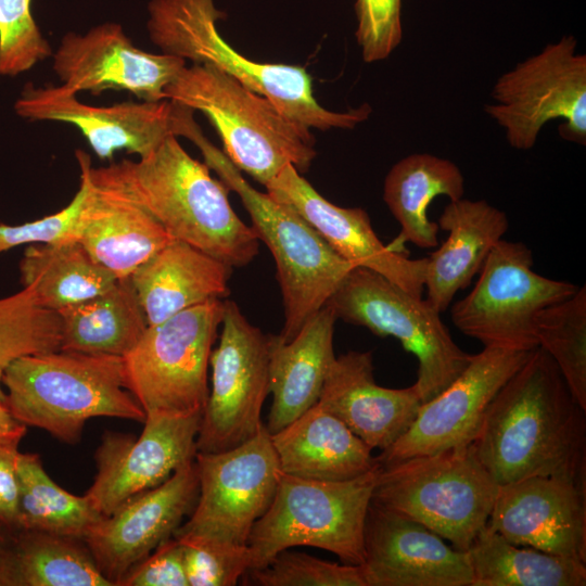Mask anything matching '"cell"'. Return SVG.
I'll return each instance as SVG.
<instances>
[{
  "mask_svg": "<svg viewBox=\"0 0 586 586\" xmlns=\"http://www.w3.org/2000/svg\"><path fill=\"white\" fill-rule=\"evenodd\" d=\"M20 530L84 540L103 519L89 497L76 496L58 485L43 469L39 455L17 453Z\"/></svg>",
  "mask_w": 586,
  "mask_h": 586,
  "instance_id": "33",
  "label": "cell"
},
{
  "mask_svg": "<svg viewBox=\"0 0 586 586\" xmlns=\"http://www.w3.org/2000/svg\"><path fill=\"white\" fill-rule=\"evenodd\" d=\"M58 314L63 351L124 357L149 327L130 277Z\"/></svg>",
  "mask_w": 586,
  "mask_h": 586,
  "instance_id": "30",
  "label": "cell"
},
{
  "mask_svg": "<svg viewBox=\"0 0 586 586\" xmlns=\"http://www.w3.org/2000/svg\"><path fill=\"white\" fill-rule=\"evenodd\" d=\"M199 496L194 460L165 482L128 499L84 538L102 574L118 586L135 565L170 538Z\"/></svg>",
  "mask_w": 586,
  "mask_h": 586,
  "instance_id": "20",
  "label": "cell"
},
{
  "mask_svg": "<svg viewBox=\"0 0 586 586\" xmlns=\"http://www.w3.org/2000/svg\"><path fill=\"white\" fill-rule=\"evenodd\" d=\"M437 225L448 235L426 257L424 289L425 300L442 314L456 293L471 283L509 222L502 211L485 200L461 198L446 205Z\"/></svg>",
  "mask_w": 586,
  "mask_h": 586,
  "instance_id": "26",
  "label": "cell"
},
{
  "mask_svg": "<svg viewBox=\"0 0 586 586\" xmlns=\"http://www.w3.org/2000/svg\"><path fill=\"white\" fill-rule=\"evenodd\" d=\"M3 447H5V446H3Z\"/></svg>",
  "mask_w": 586,
  "mask_h": 586,
  "instance_id": "46",
  "label": "cell"
},
{
  "mask_svg": "<svg viewBox=\"0 0 586 586\" xmlns=\"http://www.w3.org/2000/svg\"><path fill=\"white\" fill-rule=\"evenodd\" d=\"M471 586H584L586 563L508 542L487 524L467 550Z\"/></svg>",
  "mask_w": 586,
  "mask_h": 586,
  "instance_id": "32",
  "label": "cell"
},
{
  "mask_svg": "<svg viewBox=\"0 0 586 586\" xmlns=\"http://www.w3.org/2000/svg\"><path fill=\"white\" fill-rule=\"evenodd\" d=\"M164 92L166 99L205 114L227 157L264 187L289 164L307 171L316 157L308 128L212 65H186Z\"/></svg>",
  "mask_w": 586,
  "mask_h": 586,
  "instance_id": "5",
  "label": "cell"
},
{
  "mask_svg": "<svg viewBox=\"0 0 586 586\" xmlns=\"http://www.w3.org/2000/svg\"><path fill=\"white\" fill-rule=\"evenodd\" d=\"M15 112L30 120H53L75 126L94 154L111 160L115 152L144 157L170 136L193 141L202 133L193 110L173 100L90 105L60 86L27 84L15 102Z\"/></svg>",
  "mask_w": 586,
  "mask_h": 586,
  "instance_id": "15",
  "label": "cell"
},
{
  "mask_svg": "<svg viewBox=\"0 0 586 586\" xmlns=\"http://www.w3.org/2000/svg\"><path fill=\"white\" fill-rule=\"evenodd\" d=\"M186 65L176 55L139 49L114 22L67 33L53 55L61 85L77 94L113 89L150 102L167 100L165 88Z\"/></svg>",
  "mask_w": 586,
  "mask_h": 586,
  "instance_id": "18",
  "label": "cell"
},
{
  "mask_svg": "<svg viewBox=\"0 0 586 586\" xmlns=\"http://www.w3.org/2000/svg\"><path fill=\"white\" fill-rule=\"evenodd\" d=\"M243 576L259 586H368L361 564H337L288 549Z\"/></svg>",
  "mask_w": 586,
  "mask_h": 586,
  "instance_id": "38",
  "label": "cell"
},
{
  "mask_svg": "<svg viewBox=\"0 0 586 586\" xmlns=\"http://www.w3.org/2000/svg\"><path fill=\"white\" fill-rule=\"evenodd\" d=\"M225 16L214 0H150L146 28L162 53L218 68L308 129H353L368 118L372 111L368 104L346 112L321 106L304 67L254 62L237 52L217 30V21Z\"/></svg>",
  "mask_w": 586,
  "mask_h": 586,
  "instance_id": "4",
  "label": "cell"
},
{
  "mask_svg": "<svg viewBox=\"0 0 586 586\" xmlns=\"http://www.w3.org/2000/svg\"><path fill=\"white\" fill-rule=\"evenodd\" d=\"M337 317L324 305L289 342L269 334V387L272 404L265 424L273 434L316 405L331 365Z\"/></svg>",
  "mask_w": 586,
  "mask_h": 586,
  "instance_id": "25",
  "label": "cell"
},
{
  "mask_svg": "<svg viewBox=\"0 0 586 586\" xmlns=\"http://www.w3.org/2000/svg\"><path fill=\"white\" fill-rule=\"evenodd\" d=\"M84 201L75 238L117 279L131 273L171 240L165 228L118 182L110 166L94 167L77 150Z\"/></svg>",
  "mask_w": 586,
  "mask_h": 586,
  "instance_id": "19",
  "label": "cell"
},
{
  "mask_svg": "<svg viewBox=\"0 0 586 586\" xmlns=\"http://www.w3.org/2000/svg\"><path fill=\"white\" fill-rule=\"evenodd\" d=\"M23 286H31L40 306L59 311L89 300L117 278L78 241L30 244L20 262Z\"/></svg>",
  "mask_w": 586,
  "mask_h": 586,
  "instance_id": "31",
  "label": "cell"
},
{
  "mask_svg": "<svg viewBox=\"0 0 586 586\" xmlns=\"http://www.w3.org/2000/svg\"><path fill=\"white\" fill-rule=\"evenodd\" d=\"M487 525L514 545L586 563V482L531 476L499 485Z\"/></svg>",
  "mask_w": 586,
  "mask_h": 586,
  "instance_id": "21",
  "label": "cell"
},
{
  "mask_svg": "<svg viewBox=\"0 0 586 586\" xmlns=\"http://www.w3.org/2000/svg\"><path fill=\"white\" fill-rule=\"evenodd\" d=\"M84 195L80 182L72 201L59 212L17 226L0 225V254L23 244L76 241L75 229Z\"/></svg>",
  "mask_w": 586,
  "mask_h": 586,
  "instance_id": "41",
  "label": "cell"
},
{
  "mask_svg": "<svg viewBox=\"0 0 586 586\" xmlns=\"http://www.w3.org/2000/svg\"><path fill=\"white\" fill-rule=\"evenodd\" d=\"M532 251L500 239L486 257L480 277L450 309L463 334L484 347L531 352L538 347L535 318L545 307L571 297L579 286L533 270Z\"/></svg>",
  "mask_w": 586,
  "mask_h": 586,
  "instance_id": "11",
  "label": "cell"
},
{
  "mask_svg": "<svg viewBox=\"0 0 586 586\" xmlns=\"http://www.w3.org/2000/svg\"><path fill=\"white\" fill-rule=\"evenodd\" d=\"M400 9L402 0H356L355 36L365 62L385 60L398 47L403 37Z\"/></svg>",
  "mask_w": 586,
  "mask_h": 586,
  "instance_id": "40",
  "label": "cell"
},
{
  "mask_svg": "<svg viewBox=\"0 0 586 586\" xmlns=\"http://www.w3.org/2000/svg\"><path fill=\"white\" fill-rule=\"evenodd\" d=\"M368 586H471L468 551L430 528L371 501L364 531Z\"/></svg>",
  "mask_w": 586,
  "mask_h": 586,
  "instance_id": "22",
  "label": "cell"
},
{
  "mask_svg": "<svg viewBox=\"0 0 586 586\" xmlns=\"http://www.w3.org/2000/svg\"><path fill=\"white\" fill-rule=\"evenodd\" d=\"M531 352L484 347L471 355L445 390L421 404L411 425L377 456L378 462L385 466L472 444L491 402Z\"/></svg>",
  "mask_w": 586,
  "mask_h": 586,
  "instance_id": "16",
  "label": "cell"
},
{
  "mask_svg": "<svg viewBox=\"0 0 586 586\" xmlns=\"http://www.w3.org/2000/svg\"><path fill=\"white\" fill-rule=\"evenodd\" d=\"M25 433L26 426L11 415L5 404L0 403V447H18Z\"/></svg>",
  "mask_w": 586,
  "mask_h": 586,
  "instance_id": "44",
  "label": "cell"
},
{
  "mask_svg": "<svg viewBox=\"0 0 586 586\" xmlns=\"http://www.w3.org/2000/svg\"><path fill=\"white\" fill-rule=\"evenodd\" d=\"M194 144L204 163L239 195L257 238L272 254L284 309V323L278 336L289 342L356 266L340 256L293 208L253 188L227 155L203 135Z\"/></svg>",
  "mask_w": 586,
  "mask_h": 586,
  "instance_id": "6",
  "label": "cell"
},
{
  "mask_svg": "<svg viewBox=\"0 0 586 586\" xmlns=\"http://www.w3.org/2000/svg\"><path fill=\"white\" fill-rule=\"evenodd\" d=\"M2 386L4 404L18 422L66 444L78 443L92 418L145 419L127 390L120 356L63 349L26 355L7 368Z\"/></svg>",
  "mask_w": 586,
  "mask_h": 586,
  "instance_id": "3",
  "label": "cell"
},
{
  "mask_svg": "<svg viewBox=\"0 0 586 586\" xmlns=\"http://www.w3.org/2000/svg\"><path fill=\"white\" fill-rule=\"evenodd\" d=\"M118 586H189L178 539L171 536L161 543L126 573Z\"/></svg>",
  "mask_w": 586,
  "mask_h": 586,
  "instance_id": "42",
  "label": "cell"
},
{
  "mask_svg": "<svg viewBox=\"0 0 586 586\" xmlns=\"http://www.w3.org/2000/svg\"><path fill=\"white\" fill-rule=\"evenodd\" d=\"M380 468L379 463L344 481L282 473L269 508L255 522L247 539L252 569L266 566L280 551L296 546L320 548L333 552L343 563L361 564L365 522Z\"/></svg>",
  "mask_w": 586,
  "mask_h": 586,
  "instance_id": "8",
  "label": "cell"
},
{
  "mask_svg": "<svg viewBox=\"0 0 586 586\" xmlns=\"http://www.w3.org/2000/svg\"><path fill=\"white\" fill-rule=\"evenodd\" d=\"M0 586H18L11 550L0 546Z\"/></svg>",
  "mask_w": 586,
  "mask_h": 586,
  "instance_id": "45",
  "label": "cell"
},
{
  "mask_svg": "<svg viewBox=\"0 0 586 586\" xmlns=\"http://www.w3.org/2000/svg\"><path fill=\"white\" fill-rule=\"evenodd\" d=\"M17 446L0 447V524L20 530Z\"/></svg>",
  "mask_w": 586,
  "mask_h": 586,
  "instance_id": "43",
  "label": "cell"
},
{
  "mask_svg": "<svg viewBox=\"0 0 586 586\" xmlns=\"http://www.w3.org/2000/svg\"><path fill=\"white\" fill-rule=\"evenodd\" d=\"M485 112L506 131L517 150L532 149L543 127L560 118V136L586 143V56L576 39L564 36L518 63L496 80Z\"/></svg>",
  "mask_w": 586,
  "mask_h": 586,
  "instance_id": "12",
  "label": "cell"
},
{
  "mask_svg": "<svg viewBox=\"0 0 586 586\" xmlns=\"http://www.w3.org/2000/svg\"><path fill=\"white\" fill-rule=\"evenodd\" d=\"M498 487L469 444L381 466L371 501L467 551L487 524Z\"/></svg>",
  "mask_w": 586,
  "mask_h": 586,
  "instance_id": "7",
  "label": "cell"
},
{
  "mask_svg": "<svg viewBox=\"0 0 586 586\" xmlns=\"http://www.w3.org/2000/svg\"><path fill=\"white\" fill-rule=\"evenodd\" d=\"M265 188L275 200L293 208L344 259L371 269L405 291L422 296L426 257L412 259L377 237L367 212L341 207L326 200L286 165Z\"/></svg>",
  "mask_w": 586,
  "mask_h": 586,
  "instance_id": "23",
  "label": "cell"
},
{
  "mask_svg": "<svg viewBox=\"0 0 586 586\" xmlns=\"http://www.w3.org/2000/svg\"><path fill=\"white\" fill-rule=\"evenodd\" d=\"M224 300L187 308L149 326L124 357L127 390L146 413H203L207 369Z\"/></svg>",
  "mask_w": 586,
  "mask_h": 586,
  "instance_id": "10",
  "label": "cell"
},
{
  "mask_svg": "<svg viewBox=\"0 0 586 586\" xmlns=\"http://www.w3.org/2000/svg\"><path fill=\"white\" fill-rule=\"evenodd\" d=\"M372 352L351 351L335 357L318 403L372 449L381 451L411 425L422 404L413 385L380 386Z\"/></svg>",
  "mask_w": 586,
  "mask_h": 586,
  "instance_id": "24",
  "label": "cell"
},
{
  "mask_svg": "<svg viewBox=\"0 0 586 586\" xmlns=\"http://www.w3.org/2000/svg\"><path fill=\"white\" fill-rule=\"evenodd\" d=\"M464 193V178L451 161L429 153H413L388 170L383 188V200L400 225L402 241L422 249L438 244L437 222L428 218V208L437 196L450 201Z\"/></svg>",
  "mask_w": 586,
  "mask_h": 586,
  "instance_id": "29",
  "label": "cell"
},
{
  "mask_svg": "<svg viewBox=\"0 0 586 586\" xmlns=\"http://www.w3.org/2000/svg\"><path fill=\"white\" fill-rule=\"evenodd\" d=\"M79 540L23 531L11 550L18 586H113Z\"/></svg>",
  "mask_w": 586,
  "mask_h": 586,
  "instance_id": "34",
  "label": "cell"
},
{
  "mask_svg": "<svg viewBox=\"0 0 586 586\" xmlns=\"http://www.w3.org/2000/svg\"><path fill=\"white\" fill-rule=\"evenodd\" d=\"M535 334L575 402L586 410V286L543 308L535 318Z\"/></svg>",
  "mask_w": 586,
  "mask_h": 586,
  "instance_id": "35",
  "label": "cell"
},
{
  "mask_svg": "<svg viewBox=\"0 0 586 586\" xmlns=\"http://www.w3.org/2000/svg\"><path fill=\"white\" fill-rule=\"evenodd\" d=\"M61 320L39 305L31 286L0 298V403H5L2 377L17 358L60 349Z\"/></svg>",
  "mask_w": 586,
  "mask_h": 586,
  "instance_id": "36",
  "label": "cell"
},
{
  "mask_svg": "<svg viewBox=\"0 0 586 586\" xmlns=\"http://www.w3.org/2000/svg\"><path fill=\"white\" fill-rule=\"evenodd\" d=\"M219 343L212 351V387L196 437V451L231 449L263 426L269 387V334L253 326L233 301L224 300Z\"/></svg>",
  "mask_w": 586,
  "mask_h": 586,
  "instance_id": "13",
  "label": "cell"
},
{
  "mask_svg": "<svg viewBox=\"0 0 586 586\" xmlns=\"http://www.w3.org/2000/svg\"><path fill=\"white\" fill-rule=\"evenodd\" d=\"M337 319L373 334L397 339L418 360L413 384L422 403L445 390L468 366L471 354L453 340L437 311L422 296L366 267H354L327 302Z\"/></svg>",
  "mask_w": 586,
  "mask_h": 586,
  "instance_id": "9",
  "label": "cell"
},
{
  "mask_svg": "<svg viewBox=\"0 0 586 586\" xmlns=\"http://www.w3.org/2000/svg\"><path fill=\"white\" fill-rule=\"evenodd\" d=\"M181 545L189 586H234L253 566V552L241 545L202 534H174Z\"/></svg>",
  "mask_w": 586,
  "mask_h": 586,
  "instance_id": "37",
  "label": "cell"
},
{
  "mask_svg": "<svg viewBox=\"0 0 586 586\" xmlns=\"http://www.w3.org/2000/svg\"><path fill=\"white\" fill-rule=\"evenodd\" d=\"M202 413H146L131 435L106 432L95 451L97 474L86 495L104 517L128 499L165 482L194 460Z\"/></svg>",
  "mask_w": 586,
  "mask_h": 586,
  "instance_id": "17",
  "label": "cell"
},
{
  "mask_svg": "<svg viewBox=\"0 0 586 586\" xmlns=\"http://www.w3.org/2000/svg\"><path fill=\"white\" fill-rule=\"evenodd\" d=\"M33 0H0V75L16 76L52 55L31 13Z\"/></svg>",
  "mask_w": 586,
  "mask_h": 586,
  "instance_id": "39",
  "label": "cell"
},
{
  "mask_svg": "<svg viewBox=\"0 0 586 586\" xmlns=\"http://www.w3.org/2000/svg\"><path fill=\"white\" fill-rule=\"evenodd\" d=\"M283 473L320 481H344L379 464L372 448L319 403L270 434Z\"/></svg>",
  "mask_w": 586,
  "mask_h": 586,
  "instance_id": "28",
  "label": "cell"
},
{
  "mask_svg": "<svg viewBox=\"0 0 586 586\" xmlns=\"http://www.w3.org/2000/svg\"><path fill=\"white\" fill-rule=\"evenodd\" d=\"M199 496L189 520L174 534H202L245 545L267 511L282 470L265 424L246 442L194 457Z\"/></svg>",
  "mask_w": 586,
  "mask_h": 586,
  "instance_id": "14",
  "label": "cell"
},
{
  "mask_svg": "<svg viewBox=\"0 0 586 586\" xmlns=\"http://www.w3.org/2000/svg\"><path fill=\"white\" fill-rule=\"evenodd\" d=\"M585 411L538 346L497 392L472 444L498 485L531 476L586 482Z\"/></svg>",
  "mask_w": 586,
  "mask_h": 586,
  "instance_id": "1",
  "label": "cell"
},
{
  "mask_svg": "<svg viewBox=\"0 0 586 586\" xmlns=\"http://www.w3.org/2000/svg\"><path fill=\"white\" fill-rule=\"evenodd\" d=\"M126 191L174 240L188 243L232 268L249 265L259 239L228 200L229 188L214 179L205 163L190 156L177 137L138 161L109 165Z\"/></svg>",
  "mask_w": 586,
  "mask_h": 586,
  "instance_id": "2",
  "label": "cell"
},
{
  "mask_svg": "<svg viewBox=\"0 0 586 586\" xmlns=\"http://www.w3.org/2000/svg\"><path fill=\"white\" fill-rule=\"evenodd\" d=\"M232 267L182 241L171 240L130 276L148 324L229 295Z\"/></svg>",
  "mask_w": 586,
  "mask_h": 586,
  "instance_id": "27",
  "label": "cell"
}]
</instances>
